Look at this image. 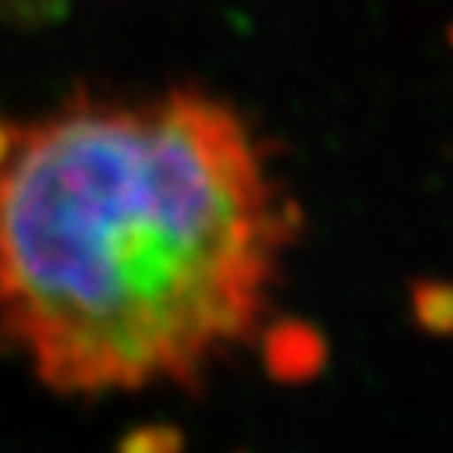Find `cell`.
I'll return each mask as SVG.
<instances>
[{
	"label": "cell",
	"instance_id": "1",
	"mask_svg": "<svg viewBox=\"0 0 453 453\" xmlns=\"http://www.w3.org/2000/svg\"><path fill=\"white\" fill-rule=\"evenodd\" d=\"M296 220L230 107L79 98L0 161V349L57 394L196 384L255 334Z\"/></svg>",
	"mask_w": 453,
	"mask_h": 453
},
{
	"label": "cell",
	"instance_id": "2",
	"mask_svg": "<svg viewBox=\"0 0 453 453\" xmlns=\"http://www.w3.org/2000/svg\"><path fill=\"white\" fill-rule=\"evenodd\" d=\"M268 362L280 378H309L325 365V340L303 321H283L268 334Z\"/></svg>",
	"mask_w": 453,
	"mask_h": 453
},
{
	"label": "cell",
	"instance_id": "4",
	"mask_svg": "<svg viewBox=\"0 0 453 453\" xmlns=\"http://www.w3.org/2000/svg\"><path fill=\"white\" fill-rule=\"evenodd\" d=\"M66 0H0V19L13 26H48L60 19Z\"/></svg>",
	"mask_w": 453,
	"mask_h": 453
},
{
	"label": "cell",
	"instance_id": "3",
	"mask_svg": "<svg viewBox=\"0 0 453 453\" xmlns=\"http://www.w3.org/2000/svg\"><path fill=\"white\" fill-rule=\"evenodd\" d=\"M412 319L434 337H453V280L425 277L412 283Z\"/></svg>",
	"mask_w": 453,
	"mask_h": 453
},
{
	"label": "cell",
	"instance_id": "5",
	"mask_svg": "<svg viewBox=\"0 0 453 453\" xmlns=\"http://www.w3.org/2000/svg\"><path fill=\"white\" fill-rule=\"evenodd\" d=\"M13 133H16V123L0 120V161L7 157L10 149H13Z\"/></svg>",
	"mask_w": 453,
	"mask_h": 453
},
{
	"label": "cell",
	"instance_id": "6",
	"mask_svg": "<svg viewBox=\"0 0 453 453\" xmlns=\"http://www.w3.org/2000/svg\"><path fill=\"white\" fill-rule=\"evenodd\" d=\"M450 42H453V32H450Z\"/></svg>",
	"mask_w": 453,
	"mask_h": 453
}]
</instances>
